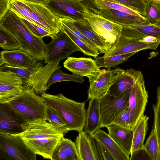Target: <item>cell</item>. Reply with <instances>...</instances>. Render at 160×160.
<instances>
[{
    "instance_id": "6da1fadb",
    "label": "cell",
    "mask_w": 160,
    "mask_h": 160,
    "mask_svg": "<svg viewBox=\"0 0 160 160\" xmlns=\"http://www.w3.org/2000/svg\"><path fill=\"white\" fill-rule=\"evenodd\" d=\"M0 27L15 38L20 45V49L38 61L44 60L46 44L43 38L32 33L22 19L15 13L9 9L0 20Z\"/></svg>"
},
{
    "instance_id": "7a4b0ae2",
    "label": "cell",
    "mask_w": 160,
    "mask_h": 160,
    "mask_svg": "<svg viewBox=\"0 0 160 160\" xmlns=\"http://www.w3.org/2000/svg\"><path fill=\"white\" fill-rule=\"evenodd\" d=\"M9 9L21 18L53 34H57L62 30L59 19L44 4L26 0H11Z\"/></svg>"
},
{
    "instance_id": "3957f363",
    "label": "cell",
    "mask_w": 160,
    "mask_h": 160,
    "mask_svg": "<svg viewBox=\"0 0 160 160\" xmlns=\"http://www.w3.org/2000/svg\"><path fill=\"white\" fill-rule=\"evenodd\" d=\"M41 96L47 106L60 116L70 131L79 132L83 130L86 119L85 102H76L61 93L53 95L45 92Z\"/></svg>"
},
{
    "instance_id": "277c9868",
    "label": "cell",
    "mask_w": 160,
    "mask_h": 160,
    "mask_svg": "<svg viewBox=\"0 0 160 160\" xmlns=\"http://www.w3.org/2000/svg\"><path fill=\"white\" fill-rule=\"evenodd\" d=\"M26 123L47 120L48 106L43 99L28 87L7 103Z\"/></svg>"
},
{
    "instance_id": "5b68a950",
    "label": "cell",
    "mask_w": 160,
    "mask_h": 160,
    "mask_svg": "<svg viewBox=\"0 0 160 160\" xmlns=\"http://www.w3.org/2000/svg\"><path fill=\"white\" fill-rule=\"evenodd\" d=\"M36 155L19 136L0 132V160H36Z\"/></svg>"
},
{
    "instance_id": "8992f818",
    "label": "cell",
    "mask_w": 160,
    "mask_h": 160,
    "mask_svg": "<svg viewBox=\"0 0 160 160\" xmlns=\"http://www.w3.org/2000/svg\"><path fill=\"white\" fill-rule=\"evenodd\" d=\"M77 51L81 52V50L68 35L62 30L49 43L45 45L44 62L47 64L59 62Z\"/></svg>"
},
{
    "instance_id": "52a82bcc",
    "label": "cell",
    "mask_w": 160,
    "mask_h": 160,
    "mask_svg": "<svg viewBox=\"0 0 160 160\" xmlns=\"http://www.w3.org/2000/svg\"><path fill=\"white\" fill-rule=\"evenodd\" d=\"M131 89L119 96L107 93L99 98L100 128L106 127L113 123L119 115L128 107Z\"/></svg>"
},
{
    "instance_id": "ba28073f",
    "label": "cell",
    "mask_w": 160,
    "mask_h": 160,
    "mask_svg": "<svg viewBox=\"0 0 160 160\" xmlns=\"http://www.w3.org/2000/svg\"><path fill=\"white\" fill-rule=\"evenodd\" d=\"M45 5L58 19L72 21L85 18V12L90 9L79 0H48Z\"/></svg>"
},
{
    "instance_id": "9c48e42d",
    "label": "cell",
    "mask_w": 160,
    "mask_h": 160,
    "mask_svg": "<svg viewBox=\"0 0 160 160\" xmlns=\"http://www.w3.org/2000/svg\"><path fill=\"white\" fill-rule=\"evenodd\" d=\"M148 94L142 73L132 87L129 99V109L130 115V128L133 129L139 119L144 114L148 102Z\"/></svg>"
},
{
    "instance_id": "30bf717a",
    "label": "cell",
    "mask_w": 160,
    "mask_h": 160,
    "mask_svg": "<svg viewBox=\"0 0 160 160\" xmlns=\"http://www.w3.org/2000/svg\"><path fill=\"white\" fill-rule=\"evenodd\" d=\"M85 18L94 32L112 47L119 40L122 27L97 14L89 9L85 12Z\"/></svg>"
},
{
    "instance_id": "8fae6325",
    "label": "cell",
    "mask_w": 160,
    "mask_h": 160,
    "mask_svg": "<svg viewBox=\"0 0 160 160\" xmlns=\"http://www.w3.org/2000/svg\"><path fill=\"white\" fill-rule=\"evenodd\" d=\"M122 68L103 69L97 75L89 77L90 87L88 91V100L99 98L107 94L113 84L119 77Z\"/></svg>"
},
{
    "instance_id": "7c38bea8",
    "label": "cell",
    "mask_w": 160,
    "mask_h": 160,
    "mask_svg": "<svg viewBox=\"0 0 160 160\" xmlns=\"http://www.w3.org/2000/svg\"><path fill=\"white\" fill-rule=\"evenodd\" d=\"M23 80L10 71L0 70V103H7L21 93Z\"/></svg>"
},
{
    "instance_id": "4fadbf2b",
    "label": "cell",
    "mask_w": 160,
    "mask_h": 160,
    "mask_svg": "<svg viewBox=\"0 0 160 160\" xmlns=\"http://www.w3.org/2000/svg\"><path fill=\"white\" fill-rule=\"evenodd\" d=\"M160 43H147L122 34L118 42L104 53L103 57H109L138 52L147 49L156 50Z\"/></svg>"
},
{
    "instance_id": "5bb4252c",
    "label": "cell",
    "mask_w": 160,
    "mask_h": 160,
    "mask_svg": "<svg viewBox=\"0 0 160 160\" xmlns=\"http://www.w3.org/2000/svg\"><path fill=\"white\" fill-rule=\"evenodd\" d=\"M47 120H39L26 123L24 131L17 135L23 140H28L64 136Z\"/></svg>"
},
{
    "instance_id": "9a60e30c",
    "label": "cell",
    "mask_w": 160,
    "mask_h": 160,
    "mask_svg": "<svg viewBox=\"0 0 160 160\" xmlns=\"http://www.w3.org/2000/svg\"><path fill=\"white\" fill-rule=\"evenodd\" d=\"M26 123L7 103H0V132L19 134L24 131Z\"/></svg>"
},
{
    "instance_id": "2e32d148",
    "label": "cell",
    "mask_w": 160,
    "mask_h": 160,
    "mask_svg": "<svg viewBox=\"0 0 160 160\" xmlns=\"http://www.w3.org/2000/svg\"><path fill=\"white\" fill-rule=\"evenodd\" d=\"M89 8L97 14L122 26L150 24L146 17L141 14L133 15L111 9H96L93 7Z\"/></svg>"
},
{
    "instance_id": "e0dca14e",
    "label": "cell",
    "mask_w": 160,
    "mask_h": 160,
    "mask_svg": "<svg viewBox=\"0 0 160 160\" xmlns=\"http://www.w3.org/2000/svg\"><path fill=\"white\" fill-rule=\"evenodd\" d=\"M63 66L73 74L82 77H89L98 75L101 70L94 60L90 58L68 57Z\"/></svg>"
},
{
    "instance_id": "ac0fdd59",
    "label": "cell",
    "mask_w": 160,
    "mask_h": 160,
    "mask_svg": "<svg viewBox=\"0 0 160 160\" xmlns=\"http://www.w3.org/2000/svg\"><path fill=\"white\" fill-rule=\"evenodd\" d=\"M38 61L31 55L20 49L3 50L0 52V66L5 64L17 68H28Z\"/></svg>"
},
{
    "instance_id": "d6986e66",
    "label": "cell",
    "mask_w": 160,
    "mask_h": 160,
    "mask_svg": "<svg viewBox=\"0 0 160 160\" xmlns=\"http://www.w3.org/2000/svg\"><path fill=\"white\" fill-rule=\"evenodd\" d=\"M141 72L133 69H122L119 77L110 88L108 94L119 96L131 89L138 79Z\"/></svg>"
},
{
    "instance_id": "ffe728a7",
    "label": "cell",
    "mask_w": 160,
    "mask_h": 160,
    "mask_svg": "<svg viewBox=\"0 0 160 160\" xmlns=\"http://www.w3.org/2000/svg\"><path fill=\"white\" fill-rule=\"evenodd\" d=\"M109 136L128 155L130 154L133 129L112 123L106 127Z\"/></svg>"
},
{
    "instance_id": "44dd1931",
    "label": "cell",
    "mask_w": 160,
    "mask_h": 160,
    "mask_svg": "<svg viewBox=\"0 0 160 160\" xmlns=\"http://www.w3.org/2000/svg\"><path fill=\"white\" fill-rule=\"evenodd\" d=\"M63 137L60 136L23 140L34 153L42 156L44 158L51 160L55 149Z\"/></svg>"
},
{
    "instance_id": "7402d4cb",
    "label": "cell",
    "mask_w": 160,
    "mask_h": 160,
    "mask_svg": "<svg viewBox=\"0 0 160 160\" xmlns=\"http://www.w3.org/2000/svg\"><path fill=\"white\" fill-rule=\"evenodd\" d=\"M72 22L77 28L94 44L100 53L104 54L111 48L110 44L94 32L85 18Z\"/></svg>"
},
{
    "instance_id": "603a6c76",
    "label": "cell",
    "mask_w": 160,
    "mask_h": 160,
    "mask_svg": "<svg viewBox=\"0 0 160 160\" xmlns=\"http://www.w3.org/2000/svg\"><path fill=\"white\" fill-rule=\"evenodd\" d=\"M101 126L100 99L95 98L89 99L86 112V119L83 131L92 136Z\"/></svg>"
},
{
    "instance_id": "cb8c5ba5",
    "label": "cell",
    "mask_w": 160,
    "mask_h": 160,
    "mask_svg": "<svg viewBox=\"0 0 160 160\" xmlns=\"http://www.w3.org/2000/svg\"><path fill=\"white\" fill-rule=\"evenodd\" d=\"M122 33L140 40L147 36L160 40V24L128 25L122 26Z\"/></svg>"
},
{
    "instance_id": "d4e9b609",
    "label": "cell",
    "mask_w": 160,
    "mask_h": 160,
    "mask_svg": "<svg viewBox=\"0 0 160 160\" xmlns=\"http://www.w3.org/2000/svg\"><path fill=\"white\" fill-rule=\"evenodd\" d=\"M92 136L107 148L116 160H130L129 155L126 153L109 134L99 128Z\"/></svg>"
},
{
    "instance_id": "484cf974",
    "label": "cell",
    "mask_w": 160,
    "mask_h": 160,
    "mask_svg": "<svg viewBox=\"0 0 160 160\" xmlns=\"http://www.w3.org/2000/svg\"><path fill=\"white\" fill-rule=\"evenodd\" d=\"M75 143L81 160H95L89 135L83 130L79 132Z\"/></svg>"
},
{
    "instance_id": "4316f807",
    "label": "cell",
    "mask_w": 160,
    "mask_h": 160,
    "mask_svg": "<svg viewBox=\"0 0 160 160\" xmlns=\"http://www.w3.org/2000/svg\"><path fill=\"white\" fill-rule=\"evenodd\" d=\"M149 119V117L147 115H142L133 129L131 153L144 147V141L148 129V122Z\"/></svg>"
},
{
    "instance_id": "83f0119b",
    "label": "cell",
    "mask_w": 160,
    "mask_h": 160,
    "mask_svg": "<svg viewBox=\"0 0 160 160\" xmlns=\"http://www.w3.org/2000/svg\"><path fill=\"white\" fill-rule=\"evenodd\" d=\"M152 128L144 147L149 154L152 160H160V140L156 126L153 124Z\"/></svg>"
},
{
    "instance_id": "f1b7e54d",
    "label": "cell",
    "mask_w": 160,
    "mask_h": 160,
    "mask_svg": "<svg viewBox=\"0 0 160 160\" xmlns=\"http://www.w3.org/2000/svg\"><path fill=\"white\" fill-rule=\"evenodd\" d=\"M132 52L127 54L114 55L105 58L103 56L97 57L95 60L99 68H110L115 67L127 61L132 56L136 53Z\"/></svg>"
},
{
    "instance_id": "f546056e",
    "label": "cell",
    "mask_w": 160,
    "mask_h": 160,
    "mask_svg": "<svg viewBox=\"0 0 160 160\" xmlns=\"http://www.w3.org/2000/svg\"><path fill=\"white\" fill-rule=\"evenodd\" d=\"M43 66L42 62L40 61H38L33 66L28 68L13 67L4 64L0 66V70L10 71L14 72L21 77L23 79L24 82Z\"/></svg>"
},
{
    "instance_id": "4dcf8cb0",
    "label": "cell",
    "mask_w": 160,
    "mask_h": 160,
    "mask_svg": "<svg viewBox=\"0 0 160 160\" xmlns=\"http://www.w3.org/2000/svg\"><path fill=\"white\" fill-rule=\"evenodd\" d=\"M60 22L62 30L68 35L80 48L82 52L86 55L95 58L98 57L100 52L97 49L92 47L75 36L67 26L62 22Z\"/></svg>"
},
{
    "instance_id": "1f68e13d",
    "label": "cell",
    "mask_w": 160,
    "mask_h": 160,
    "mask_svg": "<svg viewBox=\"0 0 160 160\" xmlns=\"http://www.w3.org/2000/svg\"><path fill=\"white\" fill-rule=\"evenodd\" d=\"M63 81H72L81 83L84 81V79L82 77L77 74H69L64 73L59 68L56 70L49 78L47 84L48 89L51 85Z\"/></svg>"
},
{
    "instance_id": "d6a6232c",
    "label": "cell",
    "mask_w": 160,
    "mask_h": 160,
    "mask_svg": "<svg viewBox=\"0 0 160 160\" xmlns=\"http://www.w3.org/2000/svg\"><path fill=\"white\" fill-rule=\"evenodd\" d=\"M92 2L94 7L98 9H111L122 11L133 15L140 14L135 11L113 0H92Z\"/></svg>"
},
{
    "instance_id": "836d02e7",
    "label": "cell",
    "mask_w": 160,
    "mask_h": 160,
    "mask_svg": "<svg viewBox=\"0 0 160 160\" xmlns=\"http://www.w3.org/2000/svg\"><path fill=\"white\" fill-rule=\"evenodd\" d=\"M46 119L62 133L64 134L70 131L67 124L60 116L48 106L46 110Z\"/></svg>"
},
{
    "instance_id": "e575fe53",
    "label": "cell",
    "mask_w": 160,
    "mask_h": 160,
    "mask_svg": "<svg viewBox=\"0 0 160 160\" xmlns=\"http://www.w3.org/2000/svg\"><path fill=\"white\" fill-rule=\"evenodd\" d=\"M0 47L4 50L20 49V46L15 38L0 27Z\"/></svg>"
},
{
    "instance_id": "d590c367",
    "label": "cell",
    "mask_w": 160,
    "mask_h": 160,
    "mask_svg": "<svg viewBox=\"0 0 160 160\" xmlns=\"http://www.w3.org/2000/svg\"><path fill=\"white\" fill-rule=\"evenodd\" d=\"M145 17L146 4L144 0H113Z\"/></svg>"
},
{
    "instance_id": "8d00e7d4",
    "label": "cell",
    "mask_w": 160,
    "mask_h": 160,
    "mask_svg": "<svg viewBox=\"0 0 160 160\" xmlns=\"http://www.w3.org/2000/svg\"><path fill=\"white\" fill-rule=\"evenodd\" d=\"M146 18L151 24H160V9L153 3L146 2Z\"/></svg>"
},
{
    "instance_id": "74e56055",
    "label": "cell",
    "mask_w": 160,
    "mask_h": 160,
    "mask_svg": "<svg viewBox=\"0 0 160 160\" xmlns=\"http://www.w3.org/2000/svg\"><path fill=\"white\" fill-rule=\"evenodd\" d=\"M59 144L72 160H81L75 142L70 139L63 137Z\"/></svg>"
},
{
    "instance_id": "f35d334b",
    "label": "cell",
    "mask_w": 160,
    "mask_h": 160,
    "mask_svg": "<svg viewBox=\"0 0 160 160\" xmlns=\"http://www.w3.org/2000/svg\"><path fill=\"white\" fill-rule=\"evenodd\" d=\"M22 19L30 31L38 37L42 38L46 37H49L52 39L57 35L52 33L44 28L30 22L25 19Z\"/></svg>"
},
{
    "instance_id": "ab89813d",
    "label": "cell",
    "mask_w": 160,
    "mask_h": 160,
    "mask_svg": "<svg viewBox=\"0 0 160 160\" xmlns=\"http://www.w3.org/2000/svg\"><path fill=\"white\" fill-rule=\"evenodd\" d=\"M156 102L152 105L154 114L153 125L156 127L157 131L160 140V85L157 90Z\"/></svg>"
},
{
    "instance_id": "60d3db41",
    "label": "cell",
    "mask_w": 160,
    "mask_h": 160,
    "mask_svg": "<svg viewBox=\"0 0 160 160\" xmlns=\"http://www.w3.org/2000/svg\"><path fill=\"white\" fill-rule=\"evenodd\" d=\"M59 20L60 22L67 26L75 36L92 47L97 49L94 44L85 37L77 28L74 25L72 21L63 19H59Z\"/></svg>"
},
{
    "instance_id": "b9f144b4",
    "label": "cell",
    "mask_w": 160,
    "mask_h": 160,
    "mask_svg": "<svg viewBox=\"0 0 160 160\" xmlns=\"http://www.w3.org/2000/svg\"><path fill=\"white\" fill-rule=\"evenodd\" d=\"M130 115L128 107L115 120L113 123L130 128Z\"/></svg>"
},
{
    "instance_id": "7bdbcfd3",
    "label": "cell",
    "mask_w": 160,
    "mask_h": 160,
    "mask_svg": "<svg viewBox=\"0 0 160 160\" xmlns=\"http://www.w3.org/2000/svg\"><path fill=\"white\" fill-rule=\"evenodd\" d=\"M130 155V160H152L144 147L134 151Z\"/></svg>"
},
{
    "instance_id": "ee69618b",
    "label": "cell",
    "mask_w": 160,
    "mask_h": 160,
    "mask_svg": "<svg viewBox=\"0 0 160 160\" xmlns=\"http://www.w3.org/2000/svg\"><path fill=\"white\" fill-rule=\"evenodd\" d=\"M51 160H72V158L60 146L59 143L53 152Z\"/></svg>"
},
{
    "instance_id": "f6af8a7d",
    "label": "cell",
    "mask_w": 160,
    "mask_h": 160,
    "mask_svg": "<svg viewBox=\"0 0 160 160\" xmlns=\"http://www.w3.org/2000/svg\"><path fill=\"white\" fill-rule=\"evenodd\" d=\"M95 140L99 152L103 160H116L114 156L102 144L96 139Z\"/></svg>"
},
{
    "instance_id": "bcb514c9",
    "label": "cell",
    "mask_w": 160,
    "mask_h": 160,
    "mask_svg": "<svg viewBox=\"0 0 160 160\" xmlns=\"http://www.w3.org/2000/svg\"><path fill=\"white\" fill-rule=\"evenodd\" d=\"M11 0H0V20L9 10Z\"/></svg>"
},
{
    "instance_id": "7dc6e473",
    "label": "cell",
    "mask_w": 160,
    "mask_h": 160,
    "mask_svg": "<svg viewBox=\"0 0 160 160\" xmlns=\"http://www.w3.org/2000/svg\"><path fill=\"white\" fill-rule=\"evenodd\" d=\"M145 2H150L153 3L160 9V0H144Z\"/></svg>"
},
{
    "instance_id": "c3c4849f",
    "label": "cell",
    "mask_w": 160,
    "mask_h": 160,
    "mask_svg": "<svg viewBox=\"0 0 160 160\" xmlns=\"http://www.w3.org/2000/svg\"><path fill=\"white\" fill-rule=\"evenodd\" d=\"M26 1L35 3H38L44 4L47 2L48 0H26Z\"/></svg>"
},
{
    "instance_id": "681fc988",
    "label": "cell",
    "mask_w": 160,
    "mask_h": 160,
    "mask_svg": "<svg viewBox=\"0 0 160 160\" xmlns=\"http://www.w3.org/2000/svg\"><path fill=\"white\" fill-rule=\"evenodd\" d=\"M80 0V1H82L83 0Z\"/></svg>"
}]
</instances>
